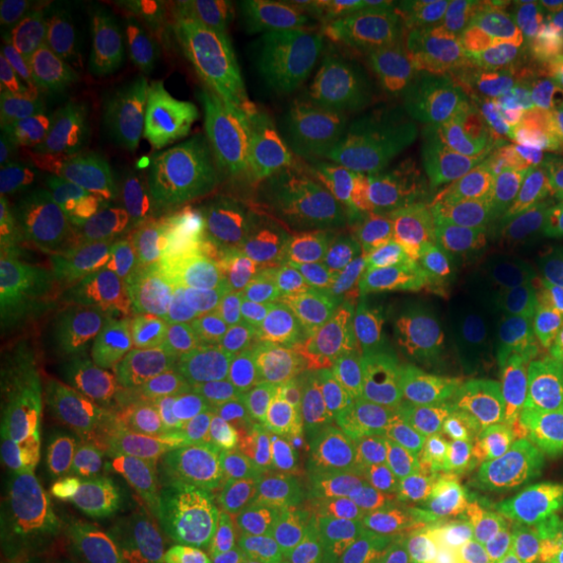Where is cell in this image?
I'll list each match as a JSON object with an SVG mask.
<instances>
[{
  "mask_svg": "<svg viewBox=\"0 0 563 563\" xmlns=\"http://www.w3.org/2000/svg\"><path fill=\"white\" fill-rule=\"evenodd\" d=\"M32 530L45 563H180L123 477L104 470L51 493Z\"/></svg>",
  "mask_w": 563,
  "mask_h": 563,
  "instance_id": "cell-9",
  "label": "cell"
},
{
  "mask_svg": "<svg viewBox=\"0 0 563 563\" xmlns=\"http://www.w3.org/2000/svg\"><path fill=\"white\" fill-rule=\"evenodd\" d=\"M222 342L220 272L194 253H170L133 285L115 347L81 378L133 389H183L209 368Z\"/></svg>",
  "mask_w": 563,
  "mask_h": 563,
  "instance_id": "cell-6",
  "label": "cell"
},
{
  "mask_svg": "<svg viewBox=\"0 0 563 563\" xmlns=\"http://www.w3.org/2000/svg\"><path fill=\"white\" fill-rule=\"evenodd\" d=\"M115 269L100 243L40 238L19 228L0 235V308L5 316L112 282Z\"/></svg>",
  "mask_w": 563,
  "mask_h": 563,
  "instance_id": "cell-17",
  "label": "cell"
},
{
  "mask_svg": "<svg viewBox=\"0 0 563 563\" xmlns=\"http://www.w3.org/2000/svg\"><path fill=\"white\" fill-rule=\"evenodd\" d=\"M311 79L323 144L332 159L357 183H378L399 141L391 100L344 47L327 37L313 47Z\"/></svg>",
  "mask_w": 563,
  "mask_h": 563,
  "instance_id": "cell-13",
  "label": "cell"
},
{
  "mask_svg": "<svg viewBox=\"0 0 563 563\" xmlns=\"http://www.w3.org/2000/svg\"><path fill=\"white\" fill-rule=\"evenodd\" d=\"M133 302V287L104 285L42 302L30 311L5 316L3 329L21 342L37 365H60L81 373L115 347Z\"/></svg>",
  "mask_w": 563,
  "mask_h": 563,
  "instance_id": "cell-16",
  "label": "cell"
},
{
  "mask_svg": "<svg viewBox=\"0 0 563 563\" xmlns=\"http://www.w3.org/2000/svg\"><path fill=\"white\" fill-rule=\"evenodd\" d=\"M551 433L519 344L506 334L389 384L365 449L391 530L439 522L530 483Z\"/></svg>",
  "mask_w": 563,
  "mask_h": 563,
  "instance_id": "cell-1",
  "label": "cell"
},
{
  "mask_svg": "<svg viewBox=\"0 0 563 563\" xmlns=\"http://www.w3.org/2000/svg\"><path fill=\"white\" fill-rule=\"evenodd\" d=\"M76 3L68 0H3L0 60L16 79L40 66L74 32Z\"/></svg>",
  "mask_w": 563,
  "mask_h": 563,
  "instance_id": "cell-23",
  "label": "cell"
},
{
  "mask_svg": "<svg viewBox=\"0 0 563 563\" xmlns=\"http://www.w3.org/2000/svg\"><path fill=\"white\" fill-rule=\"evenodd\" d=\"M514 563H563V488H545L501 519Z\"/></svg>",
  "mask_w": 563,
  "mask_h": 563,
  "instance_id": "cell-26",
  "label": "cell"
},
{
  "mask_svg": "<svg viewBox=\"0 0 563 563\" xmlns=\"http://www.w3.org/2000/svg\"><path fill=\"white\" fill-rule=\"evenodd\" d=\"M431 76L514 217L563 253V84L456 42H433Z\"/></svg>",
  "mask_w": 563,
  "mask_h": 563,
  "instance_id": "cell-2",
  "label": "cell"
},
{
  "mask_svg": "<svg viewBox=\"0 0 563 563\" xmlns=\"http://www.w3.org/2000/svg\"><path fill=\"white\" fill-rule=\"evenodd\" d=\"M266 509H272V506L258 504L241 488L224 485V488L211 490L191 504L186 519L167 538V543L180 563H199L232 543Z\"/></svg>",
  "mask_w": 563,
  "mask_h": 563,
  "instance_id": "cell-24",
  "label": "cell"
},
{
  "mask_svg": "<svg viewBox=\"0 0 563 563\" xmlns=\"http://www.w3.org/2000/svg\"><path fill=\"white\" fill-rule=\"evenodd\" d=\"M199 563H327V545L308 517H277L266 509Z\"/></svg>",
  "mask_w": 563,
  "mask_h": 563,
  "instance_id": "cell-25",
  "label": "cell"
},
{
  "mask_svg": "<svg viewBox=\"0 0 563 563\" xmlns=\"http://www.w3.org/2000/svg\"><path fill=\"white\" fill-rule=\"evenodd\" d=\"M511 282V321L553 433L563 435V253L522 220L496 235Z\"/></svg>",
  "mask_w": 563,
  "mask_h": 563,
  "instance_id": "cell-11",
  "label": "cell"
},
{
  "mask_svg": "<svg viewBox=\"0 0 563 563\" xmlns=\"http://www.w3.org/2000/svg\"><path fill=\"white\" fill-rule=\"evenodd\" d=\"M0 563H45L16 490L0 493Z\"/></svg>",
  "mask_w": 563,
  "mask_h": 563,
  "instance_id": "cell-28",
  "label": "cell"
},
{
  "mask_svg": "<svg viewBox=\"0 0 563 563\" xmlns=\"http://www.w3.org/2000/svg\"><path fill=\"white\" fill-rule=\"evenodd\" d=\"M84 207L95 224L125 232L159 228L199 199L178 162L110 110L74 152Z\"/></svg>",
  "mask_w": 563,
  "mask_h": 563,
  "instance_id": "cell-8",
  "label": "cell"
},
{
  "mask_svg": "<svg viewBox=\"0 0 563 563\" xmlns=\"http://www.w3.org/2000/svg\"><path fill=\"white\" fill-rule=\"evenodd\" d=\"M95 446V431L74 415L26 405L0 422V485L16 490L79 467Z\"/></svg>",
  "mask_w": 563,
  "mask_h": 563,
  "instance_id": "cell-19",
  "label": "cell"
},
{
  "mask_svg": "<svg viewBox=\"0 0 563 563\" xmlns=\"http://www.w3.org/2000/svg\"><path fill=\"white\" fill-rule=\"evenodd\" d=\"M350 55L357 53L397 89L412 84L418 63V13L399 0H306L290 3Z\"/></svg>",
  "mask_w": 563,
  "mask_h": 563,
  "instance_id": "cell-18",
  "label": "cell"
},
{
  "mask_svg": "<svg viewBox=\"0 0 563 563\" xmlns=\"http://www.w3.org/2000/svg\"><path fill=\"white\" fill-rule=\"evenodd\" d=\"M373 211L361 191L287 224L258 272V308L282 350L302 368L336 378L357 342Z\"/></svg>",
  "mask_w": 563,
  "mask_h": 563,
  "instance_id": "cell-4",
  "label": "cell"
},
{
  "mask_svg": "<svg viewBox=\"0 0 563 563\" xmlns=\"http://www.w3.org/2000/svg\"><path fill=\"white\" fill-rule=\"evenodd\" d=\"M81 407L102 426L199 464L258 504L274 506L292 496L295 470L279 422L249 386L211 382L165 391L89 384Z\"/></svg>",
  "mask_w": 563,
  "mask_h": 563,
  "instance_id": "cell-5",
  "label": "cell"
},
{
  "mask_svg": "<svg viewBox=\"0 0 563 563\" xmlns=\"http://www.w3.org/2000/svg\"><path fill=\"white\" fill-rule=\"evenodd\" d=\"M118 40L104 21H84L55 51L11 84L13 110H24L76 152L79 141L115 110Z\"/></svg>",
  "mask_w": 563,
  "mask_h": 563,
  "instance_id": "cell-12",
  "label": "cell"
},
{
  "mask_svg": "<svg viewBox=\"0 0 563 563\" xmlns=\"http://www.w3.org/2000/svg\"><path fill=\"white\" fill-rule=\"evenodd\" d=\"M115 112L167 157L194 146L186 58L162 21L136 19L118 40Z\"/></svg>",
  "mask_w": 563,
  "mask_h": 563,
  "instance_id": "cell-14",
  "label": "cell"
},
{
  "mask_svg": "<svg viewBox=\"0 0 563 563\" xmlns=\"http://www.w3.org/2000/svg\"><path fill=\"white\" fill-rule=\"evenodd\" d=\"M493 266L435 245L405 201L373 211L357 344L384 373H405L475 334L496 298Z\"/></svg>",
  "mask_w": 563,
  "mask_h": 563,
  "instance_id": "cell-3",
  "label": "cell"
},
{
  "mask_svg": "<svg viewBox=\"0 0 563 563\" xmlns=\"http://www.w3.org/2000/svg\"><path fill=\"white\" fill-rule=\"evenodd\" d=\"M230 121L222 175L235 191L290 180L311 152V91L285 40L245 19L230 37Z\"/></svg>",
  "mask_w": 563,
  "mask_h": 563,
  "instance_id": "cell-7",
  "label": "cell"
},
{
  "mask_svg": "<svg viewBox=\"0 0 563 563\" xmlns=\"http://www.w3.org/2000/svg\"><path fill=\"white\" fill-rule=\"evenodd\" d=\"M355 563H418V561H415L410 545H402L397 548V551H373Z\"/></svg>",
  "mask_w": 563,
  "mask_h": 563,
  "instance_id": "cell-29",
  "label": "cell"
},
{
  "mask_svg": "<svg viewBox=\"0 0 563 563\" xmlns=\"http://www.w3.org/2000/svg\"><path fill=\"white\" fill-rule=\"evenodd\" d=\"M433 42H456L563 84V0H464L433 11Z\"/></svg>",
  "mask_w": 563,
  "mask_h": 563,
  "instance_id": "cell-15",
  "label": "cell"
},
{
  "mask_svg": "<svg viewBox=\"0 0 563 563\" xmlns=\"http://www.w3.org/2000/svg\"><path fill=\"white\" fill-rule=\"evenodd\" d=\"M302 501L327 545V563H355L391 530L368 449L340 422L316 428L302 454Z\"/></svg>",
  "mask_w": 563,
  "mask_h": 563,
  "instance_id": "cell-10",
  "label": "cell"
},
{
  "mask_svg": "<svg viewBox=\"0 0 563 563\" xmlns=\"http://www.w3.org/2000/svg\"><path fill=\"white\" fill-rule=\"evenodd\" d=\"M0 211H3V228H19L30 235L58 238V241L97 243V235L81 230L47 194V188L5 136H0Z\"/></svg>",
  "mask_w": 563,
  "mask_h": 563,
  "instance_id": "cell-21",
  "label": "cell"
},
{
  "mask_svg": "<svg viewBox=\"0 0 563 563\" xmlns=\"http://www.w3.org/2000/svg\"><path fill=\"white\" fill-rule=\"evenodd\" d=\"M3 136L16 146L26 167L37 175V180L60 203L70 220L79 224L81 230L97 235V224L89 217L87 207H84L74 152H68L37 118L24 110H11L3 118Z\"/></svg>",
  "mask_w": 563,
  "mask_h": 563,
  "instance_id": "cell-22",
  "label": "cell"
},
{
  "mask_svg": "<svg viewBox=\"0 0 563 563\" xmlns=\"http://www.w3.org/2000/svg\"><path fill=\"white\" fill-rule=\"evenodd\" d=\"M37 368V361L21 347L16 336L3 329V342H0V415L3 418L32 405L26 397H30Z\"/></svg>",
  "mask_w": 563,
  "mask_h": 563,
  "instance_id": "cell-27",
  "label": "cell"
},
{
  "mask_svg": "<svg viewBox=\"0 0 563 563\" xmlns=\"http://www.w3.org/2000/svg\"><path fill=\"white\" fill-rule=\"evenodd\" d=\"M112 460L118 475L131 488V496L165 538L178 530L194 501L228 485L199 464L133 435H125L112 446Z\"/></svg>",
  "mask_w": 563,
  "mask_h": 563,
  "instance_id": "cell-20",
  "label": "cell"
}]
</instances>
